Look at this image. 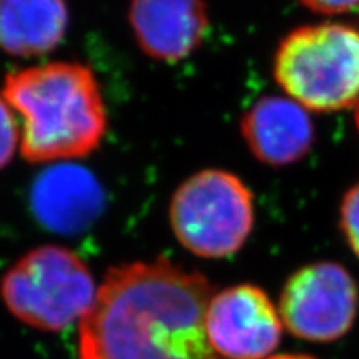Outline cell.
Returning a JSON list of instances; mask_svg holds the SVG:
<instances>
[{"mask_svg":"<svg viewBox=\"0 0 359 359\" xmlns=\"http://www.w3.org/2000/svg\"><path fill=\"white\" fill-rule=\"evenodd\" d=\"M170 223L183 248L196 257H233L253 230V193L236 175L203 170L173 193Z\"/></svg>","mask_w":359,"mask_h":359,"instance_id":"cell-5","label":"cell"},{"mask_svg":"<svg viewBox=\"0 0 359 359\" xmlns=\"http://www.w3.org/2000/svg\"><path fill=\"white\" fill-rule=\"evenodd\" d=\"M356 125H358V130H359V103L356 105Z\"/></svg>","mask_w":359,"mask_h":359,"instance_id":"cell-16","label":"cell"},{"mask_svg":"<svg viewBox=\"0 0 359 359\" xmlns=\"http://www.w3.org/2000/svg\"><path fill=\"white\" fill-rule=\"evenodd\" d=\"M240 128L255 158L271 167L304 158L314 142L308 110L285 97H263L243 115Z\"/></svg>","mask_w":359,"mask_h":359,"instance_id":"cell-9","label":"cell"},{"mask_svg":"<svg viewBox=\"0 0 359 359\" xmlns=\"http://www.w3.org/2000/svg\"><path fill=\"white\" fill-rule=\"evenodd\" d=\"M268 359H318L311 356V354H303V353H290V354H273Z\"/></svg>","mask_w":359,"mask_h":359,"instance_id":"cell-15","label":"cell"},{"mask_svg":"<svg viewBox=\"0 0 359 359\" xmlns=\"http://www.w3.org/2000/svg\"><path fill=\"white\" fill-rule=\"evenodd\" d=\"M2 95L20 116V154L30 163L83 158L109 127L93 72L75 62H50L12 72Z\"/></svg>","mask_w":359,"mask_h":359,"instance_id":"cell-2","label":"cell"},{"mask_svg":"<svg viewBox=\"0 0 359 359\" xmlns=\"http://www.w3.org/2000/svg\"><path fill=\"white\" fill-rule=\"evenodd\" d=\"M275 79L291 100L314 111L359 103V30L343 24L304 25L281 40Z\"/></svg>","mask_w":359,"mask_h":359,"instance_id":"cell-3","label":"cell"},{"mask_svg":"<svg viewBox=\"0 0 359 359\" xmlns=\"http://www.w3.org/2000/svg\"><path fill=\"white\" fill-rule=\"evenodd\" d=\"M341 230L359 258V183L346 193L341 203Z\"/></svg>","mask_w":359,"mask_h":359,"instance_id":"cell-13","label":"cell"},{"mask_svg":"<svg viewBox=\"0 0 359 359\" xmlns=\"http://www.w3.org/2000/svg\"><path fill=\"white\" fill-rule=\"evenodd\" d=\"M128 19L142 50L163 62L191 55L210 25L205 0H132Z\"/></svg>","mask_w":359,"mask_h":359,"instance_id":"cell-8","label":"cell"},{"mask_svg":"<svg viewBox=\"0 0 359 359\" xmlns=\"http://www.w3.org/2000/svg\"><path fill=\"white\" fill-rule=\"evenodd\" d=\"M98 286L83 259L58 245L30 250L8 269L0 296L17 320L42 331H62L82 320Z\"/></svg>","mask_w":359,"mask_h":359,"instance_id":"cell-4","label":"cell"},{"mask_svg":"<svg viewBox=\"0 0 359 359\" xmlns=\"http://www.w3.org/2000/svg\"><path fill=\"white\" fill-rule=\"evenodd\" d=\"M103 193L88 170L58 165L40 175L32 188V206L45 226L74 233L88 226L100 213Z\"/></svg>","mask_w":359,"mask_h":359,"instance_id":"cell-10","label":"cell"},{"mask_svg":"<svg viewBox=\"0 0 359 359\" xmlns=\"http://www.w3.org/2000/svg\"><path fill=\"white\" fill-rule=\"evenodd\" d=\"M213 288L167 258L110 268L79 326L80 359H222L206 338Z\"/></svg>","mask_w":359,"mask_h":359,"instance_id":"cell-1","label":"cell"},{"mask_svg":"<svg viewBox=\"0 0 359 359\" xmlns=\"http://www.w3.org/2000/svg\"><path fill=\"white\" fill-rule=\"evenodd\" d=\"M304 7L316 13L336 15L353 11L359 6V0H299Z\"/></svg>","mask_w":359,"mask_h":359,"instance_id":"cell-14","label":"cell"},{"mask_svg":"<svg viewBox=\"0 0 359 359\" xmlns=\"http://www.w3.org/2000/svg\"><path fill=\"white\" fill-rule=\"evenodd\" d=\"M69 29L65 0H0V48L32 58L55 50Z\"/></svg>","mask_w":359,"mask_h":359,"instance_id":"cell-11","label":"cell"},{"mask_svg":"<svg viewBox=\"0 0 359 359\" xmlns=\"http://www.w3.org/2000/svg\"><path fill=\"white\" fill-rule=\"evenodd\" d=\"M359 309V290L346 268L318 262L299 268L283 286V326L299 339L331 343L349 333Z\"/></svg>","mask_w":359,"mask_h":359,"instance_id":"cell-6","label":"cell"},{"mask_svg":"<svg viewBox=\"0 0 359 359\" xmlns=\"http://www.w3.org/2000/svg\"><path fill=\"white\" fill-rule=\"evenodd\" d=\"M205 331L222 359H268L281 341L283 321L262 288L236 285L212 296Z\"/></svg>","mask_w":359,"mask_h":359,"instance_id":"cell-7","label":"cell"},{"mask_svg":"<svg viewBox=\"0 0 359 359\" xmlns=\"http://www.w3.org/2000/svg\"><path fill=\"white\" fill-rule=\"evenodd\" d=\"M20 148V123L4 95H0V170L6 168Z\"/></svg>","mask_w":359,"mask_h":359,"instance_id":"cell-12","label":"cell"}]
</instances>
